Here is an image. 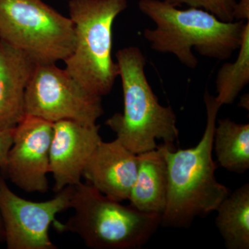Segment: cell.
Listing matches in <instances>:
<instances>
[{
    "mask_svg": "<svg viewBox=\"0 0 249 249\" xmlns=\"http://www.w3.org/2000/svg\"><path fill=\"white\" fill-rule=\"evenodd\" d=\"M73 186H67L50 200L22 199L0 177V215L8 249H56L49 238V226L55 216L71 209Z\"/></svg>",
    "mask_w": 249,
    "mask_h": 249,
    "instance_id": "obj_8",
    "label": "cell"
},
{
    "mask_svg": "<svg viewBox=\"0 0 249 249\" xmlns=\"http://www.w3.org/2000/svg\"><path fill=\"white\" fill-rule=\"evenodd\" d=\"M137 178L128 200L130 206L146 213L161 214L166 206L168 174L166 160L160 145L139 154Z\"/></svg>",
    "mask_w": 249,
    "mask_h": 249,
    "instance_id": "obj_13",
    "label": "cell"
},
{
    "mask_svg": "<svg viewBox=\"0 0 249 249\" xmlns=\"http://www.w3.org/2000/svg\"><path fill=\"white\" fill-rule=\"evenodd\" d=\"M215 224L228 249H249V184L230 193L219 204Z\"/></svg>",
    "mask_w": 249,
    "mask_h": 249,
    "instance_id": "obj_14",
    "label": "cell"
},
{
    "mask_svg": "<svg viewBox=\"0 0 249 249\" xmlns=\"http://www.w3.org/2000/svg\"><path fill=\"white\" fill-rule=\"evenodd\" d=\"M138 165V155L117 139L101 141L85 165L83 178L104 196L121 202L129 199Z\"/></svg>",
    "mask_w": 249,
    "mask_h": 249,
    "instance_id": "obj_11",
    "label": "cell"
},
{
    "mask_svg": "<svg viewBox=\"0 0 249 249\" xmlns=\"http://www.w3.org/2000/svg\"><path fill=\"white\" fill-rule=\"evenodd\" d=\"M127 0H71L70 19L74 25V49L65 60V70L90 93L108 94L119 68L112 58L113 26L127 8Z\"/></svg>",
    "mask_w": 249,
    "mask_h": 249,
    "instance_id": "obj_5",
    "label": "cell"
},
{
    "mask_svg": "<svg viewBox=\"0 0 249 249\" xmlns=\"http://www.w3.org/2000/svg\"><path fill=\"white\" fill-rule=\"evenodd\" d=\"M99 129L97 124L88 125L70 120L53 123L49 173L53 175L55 193L81 182L85 165L102 141Z\"/></svg>",
    "mask_w": 249,
    "mask_h": 249,
    "instance_id": "obj_10",
    "label": "cell"
},
{
    "mask_svg": "<svg viewBox=\"0 0 249 249\" xmlns=\"http://www.w3.org/2000/svg\"><path fill=\"white\" fill-rule=\"evenodd\" d=\"M116 58L124 111L107 119L106 125L136 155L155 150L157 140L173 143L178 137L176 114L170 106L159 102L145 76L146 59L142 50L134 46L125 47L116 52Z\"/></svg>",
    "mask_w": 249,
    "mask_h": 249,
    "instance_id": "obj_3",
    "label": "cell"
},
{
    "mask_svg": "<svg viewBox=\"0 0 249 249\" xmlns=\"http://www.w3.org/2000/svg\"><path fill=\"white\" fill-rule=\"evenodd\" d=\"M25 113L52 123L70 120L92 125L104 110L102 98L88 91L65 69L40 63L26 89Z\"/></svg>",
    "mask_w": 249,
    "mask_h": 249,
    "instance_id": "obj_7",
    "label": "cell"
},
{
    "mask_svg": "<svg viewBox=\"0 0 249 249\" xmlns=\"http://www.w3.org/2000/svg\"><path fill=\"white\" fill-rule=\"evenodd\" d=\"M165 2L179 7L186 5L188 7L198 8L209 11L218 19L224 22H231L234 20L235 0H163Z\"/></svg>",
    "mask_w": 249,
    "mask_h": 249,
    "instance_id": "obj_17",
    "label": "cell"
},
{
    "mask_svg": "<svg viewBox=\"0 0 249 249\" xmlns=\"http://www.w3.org/2000/svg\"><path fill=\"white\" fill-rule=\"evenodd\" d=\"M53 132V123L29 115L15 127L4 172L22 191H48L47 174Z\"/></svg>",
    "mask_w": 249,
    "mask_h": 249,
    "instance_id": "obj_9",
    "label": "cell"
},
{
    "mask_svg": "<svg viewBox=\"0 0 249 249\" xmlns=\"http://www.w3.org/2000/svg\"><path fill=\"white\" fill-rule=\"evenodd\" d=\"M139 9L155 24L143 31L150 47L173 54L188 68L198 65L193 49L202 56L224 60L240 47L245 21L224 22L204 9H180L163 0H140Z\"/></svg>",
    "mask_w": 249,
    "mask_h": 249,
    "instance_id": "obj_2",
    "label": "cell"
},
{
    "mask_svg": "<svg viewBox=\"0 0 249 249\" xmlns=\"http://www.w3.org/2000/svg\"><path fill=\"white\" fill-rule=\"evenodd\" d=\"M71 208L74 214L58 229L77 234L90 249L142 248L160 224V214L124 206L88 182L73 186Z\"/></svg>",
    "mask_w": 249,
    "mask_h": 249,
    "instance_id": "obj_4",
    "label": "cell"
},
{
    "mask_svg": "<svg viewBox=\"0 0 249 249\" xmlns=\"http://www.w3.org/2000/svg\"><path fill=\"white\" fill-rule=\"evenodd\" d=\"M239 49L235 61L224 63L217 73L214 97L221 107L232 104L249 83V21L246 22Z\"/></svg>",
    "mask_w": 249,
    "mask_h": 249,
    "instance_id": "obj_16",
    "label": "cell"
},
{
    "mask_svg": "<svg viewBox=\"0 0 249 249\" xmlns=\"http://www.w3.org/2000/svg\"><path fill=\"white\" fill-rule=\"evenodd\" d=\"M204 100L206 124L199 143L177 151H174L173 143L160 145L168 174L166 206L160 217L163 227H189L196 218L215 211L231 193L216 178L217 166L213 159L214 128L221 106L209 91Z\"/></svg>",
    "mask_w": 249,
    "mask_h": 249,
    "instance_id": "obj_1",
    "label": "cell"
},
{
    "mask_svg": "<svg viewBox=\"0 0 249 249\" xmlns=\"http://www.w3.org/2000/svg\"><path fill=\"white\" fill-rule=\"evenodd\" d=\"M14 129L0 130V170L4 171L8 152L13 142Z\"/></svg>",
    "mask_w": 249,
    "mask_h": 249,
    "instance_id": "obj_18",
    "label": "cell"
},
{
    "mask_svg": "<svg viewBox=\"0 0 249 249\" xmlns=\"http://www.w3.org/2000/svg\"><path fill=\"white\" fill-rule=\"evenodd\" d=\"M234 20L249 21V0H240L236 3Z\"/></svg>",
    "mask_w": 249,
    "mask_h": 249,
    "instance_id": "obj_19",
    "label": "cell"
},
{
    "mask_svg": "<svg viewBox=\"0 0 249 249\" xmlns=\"http://www.w3.org/2000/svg\"><path fill=\"white\" fill-rule=\"evenodd\" d=\"M0 40L36 63H55L70 56L76 37L70 18L42 0H0Z\"/></svg>",
    "mask_w": 249,
    "mask_h": 249,
    "instance_id": "obj_6",
    "label": "cell"
},
{
    "mask_svg": "<svg viewBox=\"0 0 249 249\" xmlns=\"http://www.w3.org/2000/svg\"><path fill=\"white\" fill-rule=\"evenodd\" d=\"M37 64L0 40V130L14 129L26 116V89Z\"/></svg>",
    "mask_w": 249,
    "mask_h": 249,
    "instance_id": "obj_12",
    "label": "cell"
},
{
    "mask_svg": "<svg viewBox=\"0 0 249 249\" xmlns=\"http://www.w3.org/2000/svg\"><path fill=\"white\" fill-rule=\"evenodd\" d=\"M213 144L218 163L228 171L243 174L249 169V124L230 119L218 121Z\"/></svg>",
    "mask_w": 249,
    "mask_h": 249,
    "instance_id": "obj_15",
    "label": "cell"
},
{
    "mask_svg": "<svg viewBox=\"0 0 249 249\" xmlns=\"http://www.w3.org/2000/svg\"><path fill=\"white\" fill-rule=\"evenodd\" d=\"M5 235L4 225H3L2 219H1V215H0V243L4 242Z\"/></svg>",
    "mask_w": 249,
    "mask_h": 249,
    "instance_id": "obj_20",
    "label": "cell"
}]
</instances>
